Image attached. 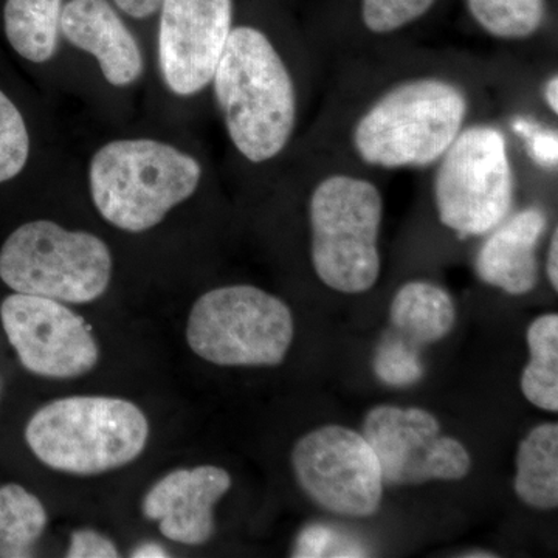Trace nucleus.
Returning a JSON list of instances; mask_svg holds the SVG:
<instances>
[{"label": "nucleus", "instance_id": "obj_9", "mask_svg": "<svg viewBox=\"0 0 558 558\" xmlns=\"http://www.w3.org/2000/svg\"><path fill=\"white\" fill-rule=\"evenodd\" d=\"M292 469L304 494L328 512L366 519L380 509L385 484L379 459L354 429H312L293 447Z\"/></svg>", "mask_w": 558, "mask_h": 558}, {"label": "nucleus", "instance_id": "obj_25", "mask_svg": "<svg viewBox=\"0 0 558 558\" xmlns=\"http://www.w3.org/2000/svg\"><path fill=\"white\" fill-rule=\"evenodd\" d=\"M293 557H363L365 549L355 546L351 539H340L332 529L325 524H312L301 531L293 548Z\"/></svg>", "mask_w": 558, "mask_h": 558}, {"label": "nucleus", "instance_id": "obj_8", "mask_svg": "<svg viewBox=\"0 0 558 558\" xmlns=\"http://www.w3.org/2000/svg\"><path fill=\"white\" fill-rule=\"evenodd\" d=\"M295 336L284 301L248 284L211 289L191 307L186 341L218 366H277Z\"/></svg>", "mask_w": 558, "mask_h": 558}, {"label": "nucleus", "instance_id": "obj_23", "mask_svg": "<svg viewBox=\"0 0 558 558\" xmlns=\"http://www.w3.org/2000/svg\"><path fill=\"white\" fill-rule=\"evenodd\" d=\"M438 0H362L360 14L371 35H395L422 20Z\"/></svg>", "mask_w": 558, "mask_h": 558}, {"label": "nucleus", "instance_id": "obj_18", "mask_svg": "<svg viewBox=\"0 0 558 558\" xmlns=\"http://www.w3.org/2000/svg\"><path fill=\"white\" fill-rule=\"evenodd\" d=\"M517 497L529 508L553 510L558 506V425H537L521 440L513 481Z\"/></svg>", "mask_w": 558, "mask_h": 558}, {"label": "nucleus", "instance_id": "obj_6", "mask_svg": "<svg viewBox=\"0 0 558 558\" xmlns=\"http://www.w3.org/2000/svg\"><path fill=\"white\" fill-rule=\"evenodd\" d=\"M109 245L50 219L22 223L0 247V279L13 292L64 304L94 303L112 281Z\"/></svg>", "mask_w": 558, "mask_h": 558}, {"label": "nucleus", "instance_id": "obj_24", "mask_svg": "<svg viewBox=\"0 0 558 558\" xmlns=\"http://www.w3.org/2000/svg\"><path fill=\"white\" fill-rule=\"evenodd\" d=\"M374 369L381 380L395 387H405L421 379L422 365L417 352L400 340H389L377 351Z\"/></svg>", "mask_w": 558, "mask_h": 558}, {"label": "nucleus", "instance_id": "obj_3", "mask_svg": "<svg viewBox=\"0 0 558 558\" xmlns=\"http://www.w3.org/2000/svg\"><path fill=\"white\" fill-rule=\"evenodd\" d=\"M92 204L113 229H156L196 196L205 180L199 157L168 140L119 137L102 143L87 163Z\"/></svg>", "mask_w": 558, "mask_h": 558}, {"label": "nucleus", "instance_id": "obj_5", "mask_svg": "<svg viewBox=\"0 0 558 558\" xmlns=\"http://www.w3.org/2000/svg\"><path fill=\"white\" fill-rule=\"evenodd\" d=\"M311 260L323 284L359 295L379 281L384 196L373 180L349 171L323 175L311 191Z\"/></svg>", "mask_w": 558, "mask_h": 558}, {"label": "nucleus", "instance_id": "obj_4", "mask_svg": "<svg viewBox=\"0 0 558 558\" xmlns=\"http://www.w3.org/2000/svg\"><path fill=\"white\" fill-rule=\"evenodd\" d=\"M149 422L130 400L73 396L40 407L25 427L33 454L47 468L94 476L131 464L146 449Z\"/></svg>", "mask_w": 558, "mask_h": 558}, {"label": "nucleus", "instance_id": "obj_21", "mask_svg": "<svg viewBox=\"0 0 558 558\" xmlns=\"http://www.w3.org/2000/svg\"><path fill=\"white\" fill-rule=\"evenodd\" d=\"M481 31L499 40L534 38L546 21V0H465Z\"/></svg>", "mask_w": 558, "mask_h": 558}, {"label": "nucleus", "instance_id": "obj_27", "mask_svg": "<svg viewBox=\"0 0 558 558\" xmlns=\"http://www.w3.org/2000/svg\"><path fill=\"white\" fill-rule=\"evenodd\" d=\"M532 159L543 167H557V131H535L527 135Z\"/></svg>", "mask_w": 558, "mask_h": 558}, {"label": "nucleus", "instance_id": "obj_12", "mask_svg": "<svg viewBox=\"0 0 558 558\" xmlns=\"http://www.w3.org/2000/svg\"><path fill=\"white\" fill-rule=\"evenodd\" d=\"M156 16L161 83L182 100L204 94L233 31V0H161Z\"/></svg>", "mask_w": 558, "mask_h": 558}, {"label": "nucleus", "instance_id": "obj_29", "mask_svg": "<svg viewBox=\"0 0 558 558\" xmlns=\"http://www.w3.org/2000/svg\"><path fill=\"white\" fill-rule=\"evenodd\" d=\"M546 277L550 288L558 290V229H554L549 238L548 253H546Z\"/></svg>", "mask_w": 558, "mask_h": 558}, {"label": "nucleus", "instance_id": "obj_7", "mask_svg": "<svg viewBox=\"0 0 558 558\" xmlns=\"http://www.w3.org/2000/svg\"><path fill=\"white\" fill-rule=\"evenodd\" d=\"M433 168L440 223L462 240L486 236L515 208V168L497 124L469 123Z\"/></svg>", "mask_w": 558, "mask_h": 558}, {"label": "nucleus", "instance_id": "obj_15", "mask_svg": "<svg viewBox=\"0 0 558 558\" xmlns=\"http://www.w3.org/2000/svg\"><path fill=\"white\" fill-rule=\"evenodd\" d=\"M548 213L539 205L512 211L488 231L476 253L475 270L481 281L508 295H527L539 279L538 247L548 230Z\"/></svg>", "mask_w": 558, "mask_h": 558}, {"label": "nucleus", "instance_id": "obj_30", "mask_svg": "<svg viewBox=\"0 0 558 558\" xmlns=\"http://www.w3.org/2000/svg\"><path fill=\"white\" fill-rule=\"evenodd\" d=\"M542 100L554 117L558 116V75L553 73L542 87Z\"/></svg>", "mask_w": 558, "mask_h": 558}, {"label": "nucleus", "instance_id": "obj_31", "mask_svg": "<svg viewBox=\"0 0 558 558\" xmlns=\"http://www.w3.org/2000/svg\"><path fill=\"white\" fill-rule=\"evenodd\" d=\"M131 557L134 558H163L170 557L167 549L160 546L159 543L146 542L138 545L137 548L132 550Z\"/></svg>", "mask_w": 558, "mask_h": 558}, {"label": "nucleus", "instance_id": "obj_19", "mask_svg": "<svg viewBox=\"0 0 558 558\" xmlns=\"http://www.w3.org/2000/svg\"><path fill=\"white\" fill-rule=\"evenodd\" d=\"M531 359L521 376L524 398L549 413L558 411V317L546 314L535 318L527 329Z\"/></svg>", "mask_w": 558, "mask_h": 558}, {"label": "nucleus", "instance_id": "obj_22", "mask_svg": "<svg viewBox=\"0 0 558 558\" xmlns=\"http://www.w3.org/2000/svg\"><path fill=\"white\" fill-rule=\"evenodd\" d=\"M32 154V135L24 113L0 89V183L20 178Z\"/></svg>", "mask_w": 558, "mask_h": 558}, {"label": "nucleus", "instance_id": "obj_2", "mask_svg": "<svg viewBox=\"0 0 558 558\" xmlns=\"http://www.w3.org/2000/svg\"><path fill=\"white\" fill-rule=\"evenodd\" d=\"M472 98L444 75L400 80L373 98L349 132L352 153L381 171L435 167L469 124Z\"/></svg>", "mask_w": 558, "mask_h": 558}, {"label": "nucleus", "instance_id": "obj_16", "mask_svg": "<svg viewBox=\"0 0 558 558\" xmlns=\"http://www.w3.org/2000/svg\"><path fill=\"white\" fill-rule=\"evenodd\" d=\"M65 0H5L3 32L14 53L35 65L49 64L61 46Z\"/></svg>", "mask_w": 558, "mask_h": 558}, {"label": "nucleus", "instance_id": "obj_17", "mask_svg": "<svg viewBox=\"0 0 558 558\" xmlns=\"http://www.w3.org/2000/svg\"><path fill=\"white\" fill-rule=\"evenodd\" d=\"M395 328L417 343H435L449 336L457 306L449 292L435 282L414 279L396 292L389 306Z\"/></svg>", "mask_w": 558, "mask_h": 558}, {"label": "nucleus", "instance_id": "obj_14", "mask_svg": "<svg viewBox=\"0 0 558 558\" xmlns=\"http://www.w3.org/2000/svg\"><path fill=\"white\" fill-rule=\"evenodd\" d=\"M61 38L89 54L113 89H131L145 75L142 44L110 0H65Z\"/></svg>", "mask_w": 558, "mask_h": 558}, {"label": "nucleus", "instance_id": "obj_10", "mask_svg": "<svg viewBox=\"0 0 558 558\" xmlns=\"http://www.w3.org/2000/svg\"><path fill=\"white\" fill-rule=\"evenodd\" d=\"M363 436L379 459L387 486L464 480L472 469L468 449L444 436L427 410L374 407L363 422Z\"/></svg>", "mask_w": 558, "mask_h": 558}, {"label": "nucleus", "instance_id": "obj_26", "mask_svg": "<svg viewBox=\"0 0 558 558\" xmlns=\"http://www.w3.org/2000/svg\"><path fill=\"white\" fill-rule=\"evenodd\" d=\"M69 558H116L120 557L119 548L101 532L95 529H78L70 537Z\"/></svg>", "mask_w": 558, "mask_h": 558}, {"label": "nucleus", "instance_id": "obj_28", "mask_svg": "<svg viewBox=\"0 0 558 558\" xmlns=\"http://www.w3.org/2000/svg\"><path fill=\"white\" fill-rule=\"evenodd\" d=\"M124 17L134 21H146L156 16L161 0H110Z\"/></svg>", "mask_w": 558, "mask_h": 558}, {"label": "nucleus", "instance_id": "obj_33", "mask_svg": "<svg viewBox=\"0 0 558 558\" xmlns=\"http://www.w3.org/2000/svg\"><path fill=\"white\" fill-rule=\"evenodd\" d=\"M2 392H3V385H2V379H0V399H2Z\"/></svg>", "mask_w": 558, "mask_h": 558}, {"label": "nucleus", "instance_id": "obj_11", "mask_svg": "<svg viewBox=\"0 0 558 558\" xmlns=\"http://www.w3.org/2000/svg\"><path fill=\"white\" fill-rule=\"evenodd\" d=\"M0 319L21 365L46 379H76L100 360V347L86 319L60 301L11 293Z\"/></svg>", "mask_w": 558, "mask_h": 558}, {"label": "nucleus", "instance_id": "obj_32", "mask_svg": "<svg viewBox=\"0 0 558 558\" xmlns=\"http://www.w3.org/2000/svg\"><path fill=\"white\" fill-rule=\"evenodd\" d=\"M476 554H465V557H495L494 554H488L486 550H475Z\"/></svg>", "mask_w": 558, "mask_h": 558}, {"label": "nucleus", "instance_id": "obj_20", "mask_svg": "<svg viewBox=\"0 0 558 558\" xmlns=\"http://www.w3.org/2000/svg\"><path fill=\"white\" fill-rule=\"evenodd\" d=\"M49 515L43 501L20 484L0 487V558L33 556Z\"/></svg>", "mask_w": 558, "mask_h": 558}, {"label": "nucleus", "instance_id": "obj_1", "mask_svg": "<svg viewBox=\"0 0 558 558\" xmlns=\"http://www.w3.org/2000/svg\"><path fill=\"white\" fill-rule=\"evenodd\" d=\"M231 146L250 165H269L299 128L300 97L284 51L252 24H234L211 81Z\"/></svg>", "mask_w": 558, "mask_h": 558}, {"label": "nucleus", "instance_id": "obj_13", "mask_svg": "<svg viewBox=\"0 0 558 558\" xmlns=\"http://www.w3.org/2000/svg\"><path fill=\"white\" fill-rule=\"evenodd\" d=\"M230 487V473L218 465L172 470L146 492L142 512L163 537L201 546L215 535V508Z\"/></svg>", "mask_w": 558, "mask_h": 558}]
</instances>
